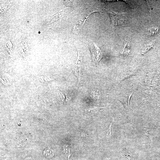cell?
Here are the masks:
<instances>
[{
	"label": "cell",
	"instance_id": "30bf717a",
	"mask_svg": "<svg viewBox=\"0 0 160 160\" xmlns=\"http://www.w3.org/2000/svg\"><path fill=\"white\" fill-rule=\"evenodd\" d=\"M67 5L70 7H73L75 4L74 1H67L66 2Z\"/></svg>",
	"mask_w": 160,
	"mask_h": 160
},
{
	"label": "cell",
	"instance_id": "8992f818",
	"mask_svg": "<svg viewBox=\"0 0 160 160\" xmlns=\"http://www.w3.org/2000/svg\"><path fill=\"white\" fill-rule=\"evenodd\" d=\"M44 154L46 156L48 155L52 156L53 155V152L49 148H46L44 151Z\"/></svg>",
	"mask_w": 160,
	"mask_h": 160
},
{
	"label": "cell",
	"instance_id": "52a82bcc",
	"mask_svg": "<svg viewBox=\"0 0 160 160\" xmlns=\"http://www.w3.org/2000/svg\"><path fill=\"white\" fill-rule=\"evenodd\" d=\"M68 146L66 145H65L63 146L64 148V151L66 154V156H67L68 159L69 158V157L70 156V151L68 149Z\"/></svg>",
	"mask_w": 160,
	"mask_h": 160
},
{
	"label": "cell",
	"instance_id": "3957f363",
	"mask_svg": "<svg viewBox=\"0 0 160 160\" xmlns=\"http://www.w3.org/2000/svg\"><path fill=\"white\" fill-rule=\"evenodd\" d=\"M94 12H89L77 20L74 27L73 33H77L79 32L80 29L84 25L87 18Z\"/></svg>",
	"mask_w": 160,
	"mask_h": 160
},
{
	"label": "cell",
	"instance_id": "6da1fadb",
	"mask_svg": "<svg viewBox=\"0 0 160 160\" xmlns=\"http://www.w3.org/2000/svg\"><path fill=\"white\" fill-rule=\"evenodd\" d=\"M89 47L93 63L95 65L97 66L102 57V52L100 48L95 43L90 44Z\"/></svg>",
	"mask_w": 160,
	"mask_h": 160
},
{
	"label": "cell",
	"instance_id": "277c9868",
	"mask_svg": "<svg viewBox=\"0 0 160 160\" xmlns=\"http://www.w3.org/2000/svg\"><path fill=\"white\" fill-rule=\"evenodd\" d=\"M74 71L79 82L80 81L81 60L79 53L77 59L74 65Z\"/></svg>",
	"mask_w": 160,
	"mask_h": 160
},
{
	"label": "cell",
	"instance_id": "5b68a950",
	"mask_svg": "<svg viewBox=\"0 0 160 160\" xmlns=\"http://www.w3.org/2000/svg\"><path fill=\"white\" fill-rule=\"evenodd\" d=\"M129 43L128 44V42L126 41H125V42L123 48L121 50L120 53L121 54H124L125 55L127 54L129 52Z\"/></svg>",
	"mask_w": 160,
	"mask_h": 160
},
{
	"label": "cell",
	"instance_id": "9c48e42d",
	"mask_svg": "<svg viewBox=\"0 0 160 160\" xmlns=\"http://www.w3.org/2000/svg\"><path fill=\"white\" fill-rule=\"evenodd\" d=\"M100 91L97 89L93 93L94 97L95 98L98 99L99 98V97H100Z\"/></svg>",
	"mask_w": 160,
	"mask_h": 160
},
{
	"label": "cell",
	"instance_id": "ba28073f",
	"mask_svg": "<svg viewBox=\"0 0 160 160\" xmlns=\"http://www.w3.org/2000/svg\"><path fill=\"white\" fill-rule=\"evenodd\" d=\"M58 99L61 102H63L65 100V97L64 95L60 92H58Z\"/></svg>",
	"mask_w": 160,
	"mask_h": 160
},
{
	"label": "cell",
	"instance_id": "7a4b0ae2",
	"mask_svg": "<svg viewBox=\"0 0 160 160\" xmlns=\"http://www.w3.org/2000/svg\"><path fill=\"white\" fill-rule=\"evenodd\" d=\"M113 26L121 24L126 20V14L111 12L110 14Z\"/></svg>",
	"mask_w": 160,
	"mask_h": 160
}]
</instances>
